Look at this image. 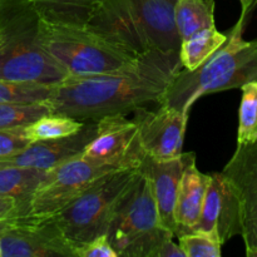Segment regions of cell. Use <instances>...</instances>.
Instances as JSON below:
<instances>
[{"instance_id":"cell-5","label":"cell","mask_w":257,"mask_h":257,"mask_svg":"<svg viewBox=\"0 0 257 257\" xmlns=\"http://www.w3.org/2000/svg\"><path fill=\"white\" fill-rule=\"evenodd\" d=\"M140 175L141 167L109 173L64 210L48 218L57 226L73 252L88 241L107 233L118 205Z\"/></svg>"},{"instance_id":"cell-28","label":"cell","mask_w":257,"mask_h":257,"mask_svg":"<svg viewBox=\"0 0 257 257\" xmlns=\"http://www.w3.org/2000/svg\"><path fill=\"white\" fill-rule=\"evenodd\" d=\"M75 257H118L107 233L99 235L75 250Z\"/></svg>"},{"instance_id":"cell-3","label":"cell","mask_w":257,"mask_h":257,"mask_svg":"<svg viewBox=\"0 0 257 257\" xmlns=\"http://www.w3.org/2000/svg\"><path fill=\"white\" fill-rule=\"evenodd\" d=\"M243 20L228 32L225 44L195 70L181 68L160 104L190 113L193 103L210 93L257 82V39L242 38Z\"/></svg>"},{"instance_id":"cell-31","label":"cell","mask_w":257,"mask_h":257,"mask_svg":"<svg viewBox=\"0 0 257 257\" xmlns=\"http://www.w3.org/2000/svg\"><path fill=\"white\" fill-rule=\"evenodd\" d=\"M241 5H242V17H241V20H245L246 15H247L248 10L252 8L255 0H240Z\"/></svg>"},{"instance_id":"cell-7","label":"cell","mask_w":257,"mask_h":257,"mask_svg":"<svg viewBox=\"0 0 257 257\" xmlns=\"http://www.w3.org/2000/svg\"><path fill=\"white\" fill-rule=\"evenodd\" d=\"M115 171L118 170L94 165L82 157L73 158L52 168L33 195L25 216L19 220L43 221L52 218L97 181Z\"/></svg>"},{"instance_id":"cell-1","label":"cell","mask_w":257,"mask_h":257,"mask_svg":"<svg viewBox=\"0 0 257 257\" xmlns=\"http://www.w3.org/2000/svg\"><path fill=\"white\" fill-rule=\"evenodd\" d=\"M182 68L178 50H150L124 68L89 77H70L53 85L45 100L52 113L78 120L127 114L148 103L162 100Z\"/></svg>"},{"instance_id":"cell-27","label":"cell","mask_w":257,"mask_h":257,"mask_svg":"<svg viewBox=\"0 0 257 257\" xmlns=\"http://www.w3.org/2000/svg\"><path fill=\"white\" fill-rule=\"evenodd\" d=\"M25 135V127L0 130V161L18 155L30 145Z\"/></svg>"},{"instance_id":"cell-25","label":"cell","mask_w":257,"mask_h":257,"mask_svg":"<svg viewBox=\"0 0 257 257\" xmlns=\"http://www.w3.org/2000/svg\"><path fill=\"white\" fill-rule=\"evenodd\" d=\"M52 89L53 85L0 79V104L45 102L49 98Z\"/></svg>"},{"instance_id":"cell-13","label":"cell","mask_w":257,"mask_h":257,"mask_svg":"<svg viewBox=\"0 0 257 257\" xmlns=\"http://www.w3.org/2000/svg\"><path fill=\"white\" fill-rule=\"evenodd\" d=\"M195 231L213 236L221 245L241 235L240 201L222 172L210 173L202 212Z\"/></svg>"},{"instance_id":"cell-4","label":"cell","mask_w":257,"mask_h":257,"mask_svg":"<svg viewBox=\"0 0 257 257\" xmlns=\"http://www.w3.org/2000/svg\"><path fill=\"white\" fill-rule=\"evenodd\" d=\"M107 236L118 257H157L173 233L160 222L152 185L141 175L118 205Z\"/></svg>"},{"instance_id":"cell-2","label":"cell","mask_w":257,"mask_h":257,"mask_svg":"<svg viewBox=\"0 0 257 257\" xmlns=\"http://www.w3.org/2000/svg\"><path fill=\"white\" fill-rule=\"evenodd\" d=\"M30 0H0V79L55 85L67 72L43 48Z\"/></svg>"},{"instance_id":"cell-30","label":"cell","mask_w":257,"mask_h":257,"mask_svg":"<svg viewBox=\"0 0 257 257\" xmlns=\"http://www.w3.org/2000/svg\"><path fill=\"white\" fill-rule=\"evenodd\" d=\"M157 257H186L180 245L173 242V238H170L163 243Z\"/></svg>"},{"instance_id":"cell-21","label":"cell","mask_w":257,"mask_h":257,"mask_svg":"<svg viewBox=\"0 0 257 257\" xmlns=\"http://www.w3.org/2000/svg\"><path fill=\"white\" fill-rule=\"evenodd\" d=\"M175 23L181 40L215 24V0H177Z\"/></svg>"},{"instance_id":"cell-8","label":"cell","mask_w":257,"mask_h":257,"mask_svg":"<svg viewBox=\"0 0 257 257\" xmlns=\"http://www.w3.org/2000/svg\"><path fill=\"white\" fill-rule=\"evenodd\" d=\"M146 156L136 123L125 114H113L97 119L94 138L80 157L94 165L123 171L140 168Z\"/></svg>"},{"instance_id":"cell-11","label":"cell","mask_w":257,"mask_h":257,"mask_svg":"<svg viewBox=\"0 0 257 257\" xmlns=\"http://www.w3.org/2000/svg\"><path fill=\"white\" fill-rule=\"evenodd\" d=\"M0 257H74L50 220H18L0 228Z\"/></svg>"},{"instance_id":"cell-24","label":"cell","mask_w":257,"mask_h":257,"mask_svg":"<svg viewBox=\"0 0 257 257\" xmlns=\"http://www.w3.org/2000/svg\"><path fill=\"white\" fill-rule=\"evenodd\" d=\"M52 113L45 102L40 103H2L0 130L27 127L43 115Z\"/></svg>"},{"instance_id":"cell-9","label":"cell","mask_w":257,"mask_h":257,"mask_svg":"<svg viewBox=\"0 0 257 257\" xmlns=\"http://www.w3.org/2000/svg\"><path fill=\"white\" fill-rule=\"evenodd\" d=\"M235 190L241 208V237L246 256L257 257V141L237 145L221 171Z\"/></svg>"},{"instance_id":"cell-12","label":"cell","mask_w":257,"mask_h":257,"mask_svg":"<svg viewBox=\"0 0 257 257\" xmlns=\"http://www.w3.org/2000/svg\"><path fill=\"white\" fill-rule=\"evenodd\" d=\"M85 27L135 58L152 50L128 0H104Z\"/></svg>"},{"instance_id":"cell-22","label":"cell","mask_w":257,"mask_h":257,"mask_svg":"<svg viewBox=\"0 0 257 257\" xmlns=\"http://www.w3.org/2000/svg\"><path fill=\"white\" fill-rule=\"evenodd\" d=\"M84 123L85 120L82 122V120L74 119L67 115L50 113V114L40 117L32 124L27 125L25 135L29 138L30 142L67 137L82 130Z\"/></svg>"},{"instance_id":"cell-10","label":"cell","mask_w":257,"mask_h":257,"mask_svg":"<svg viewBox=\"0 0 257 257\" xmlns=\"http://www.w3.org/2000/svg\"><path fill=\"white\" fill-rule=\"evenodd\" d=\"M133 122L146 155L155 160H171L182 153L188 113L160 104L156 110L140 107L133 110Z\"/></svg>"},{"instance_id":"cell-26","label":"cell","mask_w":257,"mask_h":257,"mask_svg":"<svg viewBox=\"0 0 257 257\" xmlns=\"http://www.w3.org/2000/svg\"><path fill=\"white\" fill-rule=\"evenodd\" d=\"M178 245L186 257H220L222 247L217 238L200 231L180 236Z\"/></svg>"},{"instance_id":"cell-14","label":"cell","mask_w":257,"mask_h":257,"mask_svg":"<svg viewBox=\"0 0 257 257\" xmlns=\"http://www.w3.org/2000/svg\"><path fill=\"white\" fill-rule=\"evenodd\" d=\"M97 120H85L82 130L67 137L35 141L18 155L0 161V166H22L49 171L57 166L80 157L88 143L94 138Z\"/></svg>"},{"instance_id":"cell-20","label":"cell","mask_w":257,"mask_h":257,"mask_svg":"<svg viewBox=\"0 0 257 257\" xmlns=\"http://www.w3.org/2000/svg\"><path fill=\"white\" fill-rule=\"evenodd\" d=\"M228 33L218 32L217 28H207L181 42L178 55L182 68L195 70L215 54L226 43Z\"/></svg>"},{"instance_id":"cell-16","label":"cell","mask_w":257,"mask_h":257,"mask_svg":"<svg viewBox=\"0 0 257 257\" xmlns=\"http://www.w3.org/2000/svg\"><path fill=\"white\" fill-rule=\"evenodd\" d=\"M152 50L176 52L181 37L175 23L177 0H128Z\"/></svg>"},{"instance_id":"cell-18","label":"cell","mask_w":257,"mask_h":257,"mask_svg":"<svg viewBox=\"0 0 257 257\" xmlns=\"http://www.w3.org/2000/svg\"><path fill=\"white\" fill-rule=\"evenodd\" d=\"M48 172L22 166H0V195L15 202L17 220L25 216L33 195L44 182Z\"/></svg>"},{"instance_id":"cell-19","label":"cell","mask_w":257,"mask_h":257,"mask_svg":"<svg viewBox=\"0 0 257 257\" xmlns=\"http://www.w3.org/2000/svg\"><path fill=\"white\" fill-rule=\"evenodd\" d=\"M104 0H30L48 24L85 27Z\"/></svg>"},{"instance_id":"cell-29","label":"cell","mask_w":257,"mask_h":257,"mask_svg":"<svg viewBox=\"0 0 257 257\" xmlns=\"http://www.w3.org/2000/svg\"><path fill=\"white\" fill-rule=\"evenodd\" d=\"M17 220V206L10 197L0 195V228Z\"/></svg>"},{"instance_id":"cell-6","label":"cell","mask_w":257,"mask_h":257,"mask_svg":"<svg viewBox=\"0 0 257 257\" xmlns=\"http://www.w3.org/2000/svg\"><path fill=\"white\" fill-rule=\"evenodd\" d=\"M40 39L43 48L70 77L115 72L136 59L87 27L48 24L42 20Z\"/></svg>"},{"instance_id":"cell-23","label":"cell","mask_w":257,"mask_h":257,"mask_svg":"<svg viewBox=\"0 0 257 257\" xmlns=\"http://www.w3.org/2000/svg\"><path fill=\"white\" fill-rule=\"evenodd\" d=\"M241 90L237 145H247L257 141V82L246 83Z\"/></svg>"},{"instance_id":"cell-17","label":"cell","mask_w":257,"mask_h":257,"mask_svg":"<svg viewBox=\"0 0 257 257\" xmlns=\"http://www.w3.org/2000/svg\"><path fill=\"white\" fill-rule=\"evenodd\" d=\"M210 175L201 172L195 162L183 171L175 206V237L193 232L200 221Z\"/></svg>"},{"instance_id":"cell-15","label":"cell","mask_w":257,"mask_h":257,"mask_svg":"<svg viewBox=\"0 0 257 257\" xmlns=\"http://www.w3.org/2000/svg\"><path fill=\"white\" fill-rule=\"evenodd\" d=\"M195 161V153L182 152L178 157L171 160H155L146 156L141 165V170L152 185L161 225L170 230L173 236L176 232L175 206L181 178L186 167Z\"/></svg>"}]
</instances>
